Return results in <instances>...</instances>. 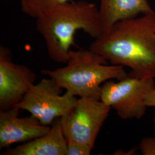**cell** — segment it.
<instances>
[{
	"instance_id": "obj_11",
	"label": "cell",
	"mask_w": 155,
	"mask_h": 155,
	"mask_svg": "<svg viewBox=\"0 0 155 155\" xmlns=\"http://www.w3.org/2000/svg\"><path fill=\"white\" fill-rule=\"evenodd\" d=\"M71 0H20L21 11L36 19Z\"/></svg>"
},
{
	"instance_id": "obj_14",
	"label": "cell",
	"mask_w": 155,
	"mask_h": 155,
	"mask_svg": "<svg viewBox=\"0 0 155 155\" xmlns=\"http://www.w3.org/2000/svg\"><path fill=\"white\" fill-rule=\"evenodd\" d=\"M145 104L147 107H155V88L150 90L145 96Z\"/></svg>"
},
{
	"instance_id": "obj_8",
	"label": "cell",
	"mask_w": 155,
	"mask_h": 155,
	"mask_svg": "<svg viewBox=\"0 0 155 155\" xmlns=\"http://www.w3.org/2000/svg\"><path fill=\"white\" fill-rule=\"evenodd\" d=\"M16 107L0 111V150L24 143L48 133L51 126L41 124L32 116L19 117Z\"/></svg>"
},
{
	"instance_id": "obj_13",
	"label": "cell",
	"mask_w": 155,
	"mask_h": 155,
	"mask_svg": "<svg viewBox=\"0 0 155 155\" xmlns=\"http://www.w3.org/2000/svg\"><path fill=\"white\" fill-rule=\"evenodd\" d=\"M140 150L144 155H155V138L147 137L141 141Z\"/></svg>"
},
{
	"instance_id": "obj_10",
	"label": "cell",
	"mask_w": 155,
	"mask_h": 155,
	"mask_svg": "<svg viewBox=\"0 0 155 155\" xmlns=\"http://www.w3.org/2000/svg\"><path fill=\"white\" fill-rule=\"evenodd\" d=\"M98 9L104 33L119 21L153 11L148 0H100Z\"/></svg>"
},
{
	"instance_id": "obj_5",
	"label": "cell",
	"mask_w": 155,
	"mask_h": 155,
	"mask_svg": "<svg viewBox=\"0 0 155 155\" xmlns=\"http://www.w3.org/2000/svg\"><path fill=\"white\" fill-rule=\"evenodd\" d=\"M110 109L101 100L78 98L72 109L61 117L67 141L89 145L94 148Z\"/></svg>"
},
{
	"instance_id": "obj_6",
	"label": "cell",
	"mask_w": 155,
	"mask_h": 155,
	"mask_svg": "<svg viewBox=\"0 0 155 155\" xmlns=\"http://www.w3.org/2000/svg\"><path fill=\"white\" fill-rule=\"evenodd\" d=\"M154 79L127 76L117 82L108 81L102 85L101 101L116 111L123 120L140 119L147 107L145 96L155 88Z\"/></svg>"
},
{
	"instance_id": "obj_3",
	"label": "cell",
	"mask_w": 155,
	"mask_h": 155,
	"mask_svg": "<svg viewBox=\"0 0 155 155\" xmlns=\"http://www.w3.org/2000/svg\"><path fill=\"white\" fill-rule=\"evenodd\" d=\"M65 66L41 70L61 89L79 98L101 100L102 84L128 76L124 67L109 66L103 56L91 50H71Z\"/></svg>"
},
{
	"instance_id": "obj_2",
	"label": "cell",
	"mask_w": 155,
	"mask_h": 155,
	"mask_svg": "<svg viewBox=\"0 0 155 155\" xmlns=\"http://www.w3.org/2000/svg\"><path fill=\"white\" fill-rule=\"evenodd\" d=\"M36 28L45 39L48 55L52 61L66 64L74 36L82 30L96 39L104 33L99 9L86 1H68L36 18Z\"/></svg>"
},
{
	"instance_id": "obj_1",
	"label": "cell",
	"mask_w": 155,
	"mask_h": 155,
	"mask_svg": "<svg viewBox=\"0 0 155 155\" xmlns=\"http://www.w3.org/2000/svg\"><path fill=\"white\" fill-rule=\"evenodd\" d=\"M89 49L112 64L130 68V77L155 78V12L117 22Z\"/></svg>"
},
{
	"instance_id": "obj_7",
	"label": "cell",
	"mask_w": 155,
	"mask_h": 155,
	"mask_svg": "<svg viewBox=\"0 0 155 155\" xmlns=\"http://www.w3.org/2000/svg\"><path fill=\"white\" fill-rule=\"evenodd\" d=\"M36 75L28 67L18 64L12 52L0 47V111L14 107L35 84Z\"/></svg>"
},
{
	"instance_id": "obj_9",
	"label": "cell",
	"mask_w": 155,
	"mask_h": 155,
	"mask_svg": "<svg viewBox=\"0 0 155 155\" xmlns=\"http://www.w3.org/2000/svg\"><path fill=\"white\" fill-rule=\"evenodd\" d=\"M67 141L63 132L61 118L56 119L48 133L13 148L1 155H67Z\"/></svg>"
},
{
	"instance_id": "obj_15",
	"label": "cell",
	"mask_w": 155,
	"mask_h": 155,
	"mask_svg": "<svg viewBox=\"0 0 155 155\" xmlns=\"http://www.w3.org/2000/svg\"><path fill=\"white\" fill-rule=\"evenodd\" d=\"M154 121H155V120H154Z\"/></svg>"
},
{
	"instance_id": "obj_12",
	"label": "cell",
	"mask_w": 155,
	"mask_h": 155,
	"mask_svg": "<svg viewBox=\"0 0 155 155\" xmlns=\"http://www.w3.org/2000/svg\"><path fill=\"white\" fill-rule=\"evenodd\" d=\"M93 149L89 145L67 142V155H90Z\"/></svg>"
},
{
	"instance_id": "obj_4",
	"label": "cell",
	"mask_w": 155,
	"mask_h": 155,
	"mask_svg": "<svg viewBox=\"0 0 155 155\" xmlns=\"http://www.w3.org/2000/svg\"><path fill=\"white\" fill-rule=\"evenodd\" d=\"M61 89L50 78L35 84L14 107L25 110L41 124L51 126L56 119L67 113L77 104V97Z\"/></svg>"
}]
</instances>
